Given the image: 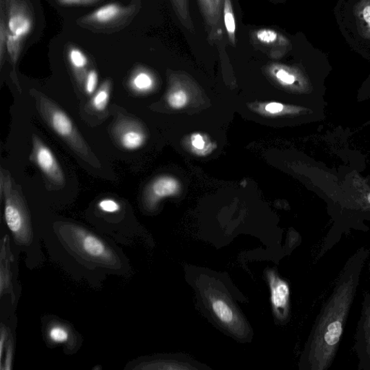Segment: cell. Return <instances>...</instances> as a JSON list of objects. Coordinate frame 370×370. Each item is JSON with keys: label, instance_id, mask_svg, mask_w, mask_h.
I'll use <instances>...</instances> for the list:
<instances>
[{"label": "cell", "instance_id": "cell-8", "mask_svg": "<svg viewBox=\"0 0 370 370\" xmlns=\"http://www.w3.org/2000/svg\"><path fill=\"white\" fill-rule=\"evenodd\" d=\"M113 133L119 145L127 150L141 148L146 142L144 129L140 123L132 119L123 117L118 119Z\"/></svg>", "mask_w": 370, "mask_h": 370}, {"label": "cell", "instance_id": "cell-3", "mask_svg": "<svg viewBox=\"0 0 370 370\" xmlns=\"http://www.w3.org/2000/svg\"><path fill=\"white\" fill-rule=\"evenodd\" d=\"M8 28L7 52L14 66L19 60L23 39L32 32L33 12L26 0H2Z\"/></svg>", "mask_w": 370, "mask_h": 370}, {"label": "cell", "instance_id": "cell-28", "mask_svg": "<svg viewBox=\"0 0 370 370\" xmlns=\"http://www.w3.org/2000/svg\"><path fill=\"white\" fill-rule=\"evenodd\" d=\"M284 109V106L280 103H271L266 106V110L271 114L281 113Z\"/></svg>", "mask_w": 370, "mask_h": 370}, {"label": "cell", "instance_id": "cell-20", "mask_svg": "<svg viewBox=\"0 0 370 370\" xmlns=\"http://www.w3.org/2000/svg\"><path fill=\"white\" fill-rule=\"evenodd\" d=\"M179 17L185 26L189 28L191 25L188 13V0H172Z\"/></svg>", "mask_w": 370, "mask_h": 370}, {"label": "cell", "instance_id": "cell-13", "mask_svg": "<svg viewBox=\"0 0 370 370\" xmlns=\"http://www.w3.org/2000/svg\"><path fill=\"white\" fill-rule=\"evenodd\" d=\"M354 14L360 35L370 40V0H360L354 8Z\"/></svg>", "mask_w": 370, "mask_h": 370}, {"label": "cell", "instance_id": "cell-27", "mask_svg": "<svg viewBox=\"0 0 370 370\" xmlns=\"http://www.w3.org/2000/svg\"><path fill=\"white\" fill-rule=\"evenodd\" d=\"M359 101H365L370 99V84L364 86L358 94Z\"/></svg>", "mask_w": 370, "mask_h": 370}, {"label": "cell", "instance_id": "cell-6", "mask_svg": "<svg viewBox=\"0 0 370 370\" xmlns=\"http://www.w3.org/2000/svg\"><path fill=\"white\" fill-rule=\"evenodd\" d=\"M32 143L35 162L52 182L59 186H64L66 182L65 174L52 151L37 135H33Z\"/></svg>", "mask_w": 370, "mask_h": 370}, {"label": "cell", "instance_id": "cell-21", "mask_svg": "<svg viewBox=\"0 0 370 370\" xmlns=\"http://www.w3.org/2000/svg\"><path fill=\"white\" fill-rule=\"evenodd\" d=\"M188 95L182 90H177L171 92L168 97L169 105L175 109H180L188 102Z\"/></svg>", "mask_w": 370, "mask_h": 370}, {"label": "cell", "instance_id": "cell-11", "mask_svg": "<svg viewBox=\"0 0 370 370\" xmlns=\"http://www.w3.org/2000/svg\"><path fill=\"white\" fill-rule=\"evenodd\" d=\"M79 235V241L82 251L88 255L100 260H110L111 253L106 245L97 237L85 233L79 229L77 230Z\"/></svg>", "mask_w": 370, "mask_h": 370}, {"label": "cell", "instance_id": "cell-4", "mask_svg": "<svg viewBox=\"0 0 370 370\" xmlns=\"http://www.w3.org/2000/svg\"><path fill=\"white\" fill-rule=\"evenodd\" d=\"M135 13L136 6L133 4L124 6L118 3H110L81 18L78 23L85 28L104 32L126 25Z\"/></svg>", "mask_w": 370, "mask_h": 370}, {"label": "cell", "instance_id": "cell-18", "mask_svg": "<svg viewBox=\"0 0 370 370\" xmlns=\"http://www.w3.org/2000/svg\"><path fill=\"white\" fill-rule=\"evenodd\" d=\"M99 82V75L95 69L88 70L84 81V88L88 95H94Z\"/></svg>", "mask_w": 370, "mask_h": 370}, {"label": "cell", "instance_id": "cell-19", "mask_svg": "<svg viewBox=\"0 0 370 370\" xmlns=\"http://www.w3.org/2000/svg\"><path fill=\"white\" fill-rule=\"evenodd\" d=\"M8 28L4 14L2 12L1 22H0V63L3 66L5 52L7 50Z\"/></svg>", "mask_w": 370, "mask_h": 370}, {"label": "cell", "instance_id": "cell-25", "mask_svg": "<svg viewBox=\"0 0 370 370\" xmlns=\"http://www.w3.org/2000/svg\"><path fill=\"white\" fill-rule=\"evenodd\" d=\"M256 37L257 39L261 42L265 43H271L276 41L278 35L274 30L270 29H264L259 30Z\"/></svg>", "mask_w": 370, "mask_h": 370}, {"label": "cell", "instance_id": "cell-5", "mask_svg": "<svg viewBox=\"0 0 370 370\" xmlns=\"http://www.w3.org/2000/svg\"><path fill=\"white\" fill-rule=\"evenodd\" d=\"M353 349L358 360V369L370 370V289L364 295Z\"/></svg>", "mask_w": 370, "mask_h": 370}, {"label": "cell", "instance_id": "cell-17", "mask_svg": "<svg viewBox=\"0 0 370 370\" xmlns=\"http://www.w3.org/2000/svg\"><path fill=\"white\" fill-rule=\"evenodd\" d=\"M224 20L229 39L235 43L236 22L231 0H224Z\"/></svg>", "mask_w": 370, "mask_h": 370}, {"label": "cell", "instance_id": "cell-12", "mask_svg": "<svg viewBox=\"0 0 370 370\" xmlns=\"http://www.w3.org/2000/svg\"><path fill=\"white\" fill-rule=\"evenodd\" d=\"M68 59L77 82L84 87L88 72L89 60L86 55L76 46H70L68 50Z\"/></svg>", "mask_w": 370, "mask_h": 370}, {"label": "cell", "instance_id": "cell-10", "mask_svg": "<svg viewBox=\"0 0 370 370\" xmlns=\"http://www.w3.org/2000/svg\"><path fill=\"white\" fill-rule=\"evenodd\" d=\"M179 190L178 182L171 177H159L154 181L146 193L148 206H155L164 197L175 195Z\"/></svg>", "mask_w": 370, "mask_h": 370}, {"label": "cell", "instance_id": "cell-9", "mask_svg": "<svg viewBox=\"0 0 370 370\" xmlns=\"http://www.w3.org/2000/svg\"><path fill=\"white\" fill-rule=\"evenodd\" d=\"M271 291V302L275 317L281 321L288 319L290 312V287L274 271L267 273Z\"/></svg>", "mask_w": 370, "mask_h": 370}, {"label": "cell", "instance_id": "cell-22", "mask_svg": "<svg viewBox=\"0 0 370 370\" xmlns=\"http://www.w3.org/2000/svg\"><path fill=\"white\" fill-rule=\"evenodd\" d=\"M49 335L52 342L58 344L65 343L69 338L68 331L58 326L54 327L50 329Z\"/></svg>", "mask_w": 370, "mask_h": 370}, {"label": "cell", "instance_id": "cell-14", "mask_svg": "<svg viewBox=\"0 0 370 370\" xmlns=\"http://www.w3.org/2000/svg\"><path fill=\"white\" fill-rule=\"evenodd\" d=\"M129 86L131 89L140 94L150 91L154 86V80L149 72L138 68L135 69L130 78Z\"/></svg>", "mask_w": 370, "mask_h": 370}, {"label": "cell", "instance_id": "cell-15", "mask_svg": "<svg viewBox=\"0 0 370 370\" xmlns=\"http://www.w3.org/2000/svg\"><path fill=\"white\" fill-rule=\"evenodd\" d=\"M111 88V81L106 80L97 90L91 100L92 106L96 111L101 113L106 110L110 102Z\"/></svg>", "mask_w": 370, "mask_h": 370}, {"label": "cell", "instance_id": "cell-2", "mask_svg": "<svg viewBox=\"0 0 370 370\" xmlns=\"http://www.w3.org/2000/svg\"><path fill=\"white\" fill-rule=\"evenodd\" d=\"M32 95L39 113L52 130L63 139L77 155L90 166L100 168L99 159L68 115L42 92L34 90Z\"/></svg>", "mask_w": 370, "mask_h": 370}, {"label": "cell", "instance_id": "cell-1", "mask_svg": "<svg viewBox=\"0 0 370 370\" xmlns=\"http://www.w3.org/2000/svg\"><path fill=\"white\" fill-rule=\"evenodd\" d=\"M369 256L370 250L362 246L347 260L307 339L301 358V369L328 370L332 366Z\"/></svg>", "mask_w": 370, "mask_h": 370}, {"label": "cell", "instance_id": "cell-29", "mask_svg": "<svg viewBox=\"0 0 370 370\" xmlns=\"http://www.w3.org/2000/svg\"><path fill=\"white\" fill-rule=\"evenodd\" d=\"M193 145L197 149H202L205 146L204 139L200 135H195L192 137Z\"/></svg>", "mask_w": 370, "mask_h": 370}, {"label": "cell", "instance_id": "cell-23", "mask_svg": "<svg viewBox=\"0 0 370 370\" xmlns=\"http://www.w3.org/2000/svg\"><path fill=\"white\" fill-rule=\"evenodd\" d=\"M277 79L286 85L295 84L298 81H300L299 76L298 77L294 72L281 69L276 72Z\"/></svg>", "mask_w": 370, "mask_h": 370}, {"label": "cell", "instance_id": "cell-24", "mask_svg": "<svg viewBox=\"0 0 370 370\" xmlns=\"http://www.w3.org/2000/svg\"><path fill=\"white\" fill-rule=\"evenodd\" d=\"M99 208L106 213H116L120 210L119 204L113 199H104L99 204Z\"/></svg>", "mask_w": 370, "mask_h": 370}, {"label": "cell", "instance_id": "cell-7", "mask_svg": "<svg viewBox=\"0 0 370 370\" xmlns=\"http://www.w3.org/2000/svg\"><path fill=\"white\" fill-rule=\"evenodd\" d=\"M206 298L213 315L227 329L239 331L242 322L239 313L228 298L218 290H208Z\"/></svg>", "mask_w": 370, "mask_h": 370}, {"label": "cell", "instance_id": "cell-16", "mask_svg": "<svg viewBox=\"0 0 370 370\" xmlns=\"http://www.w3.org/2000/svg\"><path fill=\"white\" fill-rule=\"evenodd\" d=\"M207 21L212 25L218 23L220 18L222 0H199Z\"/></svg>", "mask_w": 370, "mask_h": 370}, {"label": "cell", "instance_id": "cell-26", "mask_svg": "<svg viewBox=\"0 0 370 370\" xmlns=\"http://www.w3.org/2000/svg\"><path fill=\"white\" fill-rule=\"evenodd\" d=\"M100 0H58L64 6H89L99 2Z\"/></svg>", "mask_w": 370, "mask_h": 370}]
</instances>
